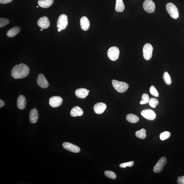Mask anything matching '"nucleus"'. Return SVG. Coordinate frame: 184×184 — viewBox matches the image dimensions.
<instances>
[{"mask_svg": "<svg viewBox=\"0 0 184 184\" xmlns=\"http://www.w3.org/2000/svg\"><path fill=\"white\" fill-rule=\"evenodd\" d=\"M30 70L27 65L22 63L14 66L11 71V76L14 79H21L27 76Z\"/></svg>", "mask_w": 184, "mask_h": 184, "instance_id": "nucleus-1", "label": "nucleus"}, {"mask_svg": "<svg viewBox=\"0 0 184 184\" xmlns=\"http://www.w3.org/2000/svg\"><path fill=\"white\" fill-rule=\"evenodd\" d=\"M112 83L114 88L116 91L120 93H124L129 88L128 84L124 82L113 80Z\"/></svg>", "mask_w": 184, "mask_h": 184, "instance_id": "nucleus-2", "label": "nucleus"}, {"mask_svg": "<svg viewBox=\"0 0 184 184\" xmlns=\"http://www.w3.org/2000/svg\"><path fill=\"white\" fill-rule=\"evenodd\" d=\"M166 7L167 12L171 18L175 19L178 18L179 14L178 9L175 4L169 2L166 4Z\"/></svg>", "mask_w": 184, "mask_h": 184, "instance_id": "nucleus-3", "label": "nucleus"}, {"mask_svg": "<svg viewBox=\"0 0 184 184\" xmlns=\"http://www.w3.org/2000/svg\"><path fill=\"white\" fill-rule=\"evenodd\" d=\"M68 23V18L67 16L64 14H62L58 19L57 27L61 30H63L67 27Z\"/></svg>", "mask_w": 184, "mask_h": 184, "instance_id": "nucleus-4", "label": "nucleus"}, {"mask_svg": "<svg viewBox=\"0 0 184 184\" xmlns=\"http://www.w3.org/2000/svg\"><path fill=\"white\" fill-rule=\"evenodd\" d=\"M120 51L119 49L116 47H110L108 51V56L111 60L115 61L117 60L119 57Z\"/></svg>", "mask_w": 184, "mask_h": 184, "instance_id": "nucleus-5", "label": "nucleus"}, {"mask_svg": "<svg viewBox=\"0 0 184 184\" xmlns=\"http://www.w3.org/2000/svg\"><path fill=\"white\" fill-rule=\"evenodd\" d=\"M153 48L150 43H146L143 48V55L144 59L148 60L151 59L152 56Z\"/></svg>", "mask_w": 184, "mask_h": 184, "instance_id": "nucleus-6", "label": "nucleus"}, {"mask_svg": "<svg viewBox=\"0 0 184 184\" xmlns=\"http://www.w3.org/2000/svg\"><path fill=\"white\" fill-rule=\"evenodd\" d=\"M167 163V159L165 157H162L159 160L154 167L153 171L154 173H159L163 171L164 167Z\"/></svg>", "mask_w": 184, "mask_h": 184, "instance_id": "nucleus-7", "label": "nucleus"}, {"mask_svg": "<svg viewBox=\"0 0 184 184\" xmlns=\"http://www.w3.org/2000/svg\"><path fill=\"white\" fill-rule=\"evenodd\" d=\"M144 10L149 13H152L154 11L156 6L154 2L151 0H146L143 4Z\"/></svg>", "mask_w": 184, "mask_h": 184, "instance_id": "nucleus-8", "label": "nucleus"}, {"mask_svg": "<svg viewBox=\"0 0 184 184\" xmlns=\"http://www.w3.org/2000/svg\"><path fill=\"white\" fill-rule=\"evenodd\" d=\"M62 99L59 96H53L49 99V104L53 108H57L62 105Z\"/></svg>", "mask_w": 184, "mask_h": 184, "instance_id": "nucleus-9", "label": "nucleus"}, {"mask_svg": "<svg viewBox=\"0 0 184 184\" xmlns=\"http://www.w3.org/2000/svg\"><path fill=\"white\" fill-rule=\"evenodd\" d=\"M141 115L146 119L153 120L156 118V115L154 111L150 109L143 110L141 113Z\"/></svg>", "mask_w": 184, "mask_h": 184, "instance_id": "nucleus-10", "label": "nucleus"}, {"mask_svg": "<svg viewBox=\"0 0 184 184\" xmlns=\"http://www.w3.org/2000/svg\"><path fill=\"white\" fill-rule=\"evenodd\" d=\"M37 24L42 29H46L49 27L50 23L47 17L45 16L39 19Z\"/></svg>", "mask_w": 184, "mask_h": 184, "instance_id": "nucleus-11", "label": "nucleus"}, {"mask_svg": "<svg viewBox=\"0 0 184 184\" xmlns=\"http://www.w3.org/2000/svg\"><path fill=\"white\" fill-rule=\"evenodd\" d=\"M62 145L65 149L74 153H79L80 151V149L79 147L70 143L65 142Z\"/></svg>", "mask_w": 184, "mask_h": 184, "instance_id": "nucleus-12", "label": "nucleus"}, {"mask_svg": "<svg viewBox=\"0 0 184 184\" xmlns=\"http://www.w3.org/2000/svg\"><path fill=\"white\" fill-rule=\"evenodd\" d=\"M38 85L43 88H47L49 86L48 82L44 75L40 74L38 75L37 79Z\"/></svg>", "mask_w": 184, "mask_h": 184, "instance_id": "nucleus-13", "label": "nucleus"}, {"mask_svg": "<svg viewBox=\"0 0 184 184\" xmlns=\"http://www.w3.org/2000/svg\"><path fill=\"white\" fill-rule=\"evenodd\" d=\"M106 108V104L102 102L96 103L93 108L94 112L98 114H102L105 112Z\"/></svg>", "mask_w": 184, "mask_h": 184, "instance_id": "nucleus-14", "label": "nucleus"}, {"mask_svg": "<svg viewBox=\"0 0 184 184\" xmlns=\"http://www.w3.org/2000/svg\"><path fill=\"white\" fill-rule=\"evenodd\" d=\"M30 122L31 123H35L37 122L38 119V111L36 108H34L31 110L29 115Z\"/></svg>", "mask_w": 184, "mask_h": 184, "instance_id": "nucleus-15", "label": "nucleus"}, {"mask_svg": "<svg viewBox=\"0 0 184 184\" xmlns=\"http://www.w3.org/2000/svg\"><path fill=\"white\" fill-rule=\"evenodd\" d=\"M80 25L82 30L84 31L88 30L90 26L88 19L85 16L82 17L80 20Z\"/></svg>", "mask_w": 184, "mask_h": 184, "instance_id": "nucleus-16", "label": "nucleus"}, {"mask_svg": "<svg viewBox=\"0 0 184 184\" xmlns=\"http://www.w3.org/2000/svg\"><path fill=\"white\" fill-rule=\"evenodd\" d=\"M75 94L77 97L79 98L84 99L89 94L88 91L85 88H79L77 89L75 92Z\"/></svg>", "mask_w": 184, "mask_h": 184, "instance_id": "nucleus-17", "label": "nucleus"}, {"mask_svg": "<svg viewBox=\"0 0 184 184\" xmlns=\"http://www.w3.org/2000/svg\"><path fill=\"white\" fill-rule=\"evenodd\" d=\"M26 101L25 97L21 95L18 97L17 102V105L19 109L24 110L25 108Z\"/></svg>", "mask_w": 184, "mask_h": 184, "instance_id": "nucleus-18", "label": "nucleus"}, {"mask_svg": "<svg viewBox=\"0 0 184 184\" xmlns=\"http://www.w3.org/2000/svg\"><path fill=\"white\" fill-rule=\"evenodd\" d=\"M83 110L78 106L73 108L70 112V114L73 117L81 116L83 115Z\"/></svg>", "mask_w": 184, "mask_h": 184, "instance_id": "nucleus-19", "label": "nucleus"}, {"mask_svg": "<svg viewBox=\"0 0 184 184\" xmlns=\"http://www.w3.org/2000/svg\"><path fill=\"white\" fill-rule=\"evenodd\" d=\"M54 2V0H39L38 3L40 7L42 8H47L51 6Z\"/></svg>", "mask_w": 184, "mask_h": 184, "instance_id": "nucleus-20", "label": "nucleus"}, {"mask_svg": "<svg viewBox=\"0 0 184 184\" xmlns=\"http://www.w3.org/2000/svg\"><path fill=\"white\" fill-rule=\"evenodd\" d=\"M20 29L18 26L14 27L7 31V36L9 37H13L20 32Z\"/></svg>", "mask_w": 184, "mask_h": 184, "instance_id": "nucleus-21", "label": "nucleus"}, {"mask_svg": "<svg viewBox=\"0 0 184 184\" xmlns=\"http://www.w3.org/2000/svg\"><path fill=\"white\" fill-rule=\"evenodd\" d=\"M125 6L122 0H116L115 10L117 12H122L124 10Z\"/></svg>", "mask_w": 184, "mask_h": 184, "instance_id": "nucleus-22", "label": "nucleus"}, {"mask_svg": "<svg viewBox=\"0 0 184 184\" xmlns=\"http://www.w3.org/2000/svg\"><path fill=\"white\" fill-rule=\"evenodd\" d=\"M126 119L128 122L132 123H136L139 120V118L137 116L132 114H128L126 116Z\"/></svg>", "mask_w": 184, "mask_h": 184, "instance_id": "nucleus-23", "label": "nucleus"}, {"mask_svg": "<svg viewBox=\"0 0 184 184\" xmlns=\"http://www.w3.org/2000/svg\"><path fill=\"white\" fill-rule=\"evenodd\" d=\"M136 137L141 139H144L146 137V130L144 129L137 131L135 134Z\"/></svg>", "mask_w": 184, "mask_h": 184, "instance_id": "nucleus-24", "label": "nucleus"}, {"mask_svg": "<svg viewBox=\"0 0 184 184\" xmlns=\"http://www.w3.org/2000/svg\"><path fill=\"white\" fill-rule=\"evenodd\" d=\"M163 79L165 83L170 85L171 83V79L169 75L167 72H165L163 75Z\"/></svg>", "mask_w": 184, "mask_h": 184, "instance_id": "nucleus-25", "label": "nucleus"}, {"mask_svg": "<svg viewBox=\"0 0 184 184\" xmlns=\"http://www.w3.org/2000/svg\"><path fill=\"white\" fill-rule=\"evenodd\" d=\"M150 98L148 94L146 93H144L142 96V100L140 101V105H144L149 103L150 100Z\"/></svg>", "mask_w": 184, "mask_h": 184, "instance_id": "nucleus-26", "label": "nucleus"}, {"mask_svg": "<svg viewBox=\"0 0 184 184\" xmlns=\"http://www.w3.org/2000/svg\"><path fill=\"white\" fill-rule=\"evenodd\" d=\"M159 102L158 99L154 98L150 99L149 102V105L152 108H155L158 105Z\"/></svg>", "mask_w": 184, "mask_h": 184, "instance_id": "nucleus-27", "label": "nucleus"}, {"mask_svg": "<svg viewBox=\"0 0 184 184\" xmlns=\"http://www.w3.org/2000/svg\"><path fill=\"white\" fill-rule=\"evenodd\" d=\"M105 175L107 177L114 180L116 178L117 176L116 174L113 172L109 171H106L105 172Z\"/></svg>", "mask_w": 184, "mask_h": 184, "instance_id": "nucleus-28", "label": "nucleus"}, {"mask_svg": "<svg viewBox=\"0 0 184 184\" xmlns=\"http://www.w3.org/2000/svg\"><path fill=\"white\" fill-rule=\"evenodd\" d=\"M171 135L170 133L168 131H165L161 133L160 135V139L162 140L166 139L170 137Z\"/></svg>", "mask_w": 184, "mask_h": 184, "instance_id": "nucleus-29", "label": "nucleus"}, {"mask_svg": "<svg viewBox=\"0 0 184 184\" xmlns=\"http://www.w3.org/2000/svg\"><path fill=\"white\" fill-rule=\"evenodd\" d=\"M150 93L152 96L158 97L159 96V93L156 89L153 86H151L149 89Z\"/></svg>", "mask_w": 184, "mask_h": 184, "instance_id": "nucleus-30", "label": "nucleus"}, {"mask_svg": "<svg viewBox=\"0 0 184 184\" xmlns=\"http://www.w3.org/2000/svg\"><path fill=\"white\" fill-rule=\"evenodd\" d=\"M9 23V21L8 19L1 18L0 19V27L1 28L8 25Z\"/></svg>", "mask_w": 184, "mask_h": 184, "instance_id": "nucleus-31", "label": "nucleus"}, {"mask_svg": "<svg viewBox=\"0 0 184 184\" xmlns=\"http://www.w3.org/2000/svg\"><path fill=\"white\" fill-rule=\"evenodd\" d=\"M134 162L132 161L121 164L119 166L121 168H125L128 166L131 167L134 165Z\"/></svg>", "mask_w": 184, "mask_h": 184, "instance_id": "nucleus-32", "label": "nucleus"}, {"mask_svg": "<svg viewBox=\"0 0 184 184\" xmlns=\"http://www.w3.org/2000/svg\"><path fill=\"white\" fill-rule=\"evenodd\" d=\"M177 183L178 184H184V176L178 177Z\"/></svg>", "mask_w": 184, "mask_h": 184, "instance_id": "nucleus-33", "label": "nucleus"}, {"mask_svg": "<svg viewBox=\"0 0 184 184\" xmlns=\"http://www.w3.org/2000/svg\"><path fill=\"white\" fill-rule=\"evenodd\" d=\"M13 0H0V3L4 4H7L11 2Z\"/></svg>", "mask_w": 184, "mask_h": 184, "instance_id": "nucleus-34", "label": "nucleus"}, {"mask_svg": "<svg viewBox=\"0 0 184 184\" xmlns=\"http://www.w3.org/2000/svg\"><path fill=\"white\" fill-rule=\"evenodd\" d=\"M4 101L1 100H0V108H1L4 105Z\"/></svg>", "mask_w": 184, "mask_h": 184, "instance_id": "nucleus-35", "label": "nucleus"}, {"mask_svg": "<svg viewBox=\"0 0 184 184\" xmlns=\"http://www.w3.org/2000/svg\"><path fill=\"white\" fill-rule=\"evenodd\" d=\"M58 31H59V32H60V31H61V30H60V29H58Z\"/></svg>", "mask_w": 184, "mask_h": 184, "instance_id": "nucleus-36", "label": "nucleus"}, {"mask_svg": "<svg viewBox=\"0 0 184 184\" xmlns=\"http://www.w3.org/2000/svg\"><path fill=\"white\" fill-rule=\"evenodd\" d=\"M40 30L42 31H43L42 29H41Z\"/></svg>", "mask_w": 184, "mask_h": 184, "instance_id": "nucleus-37", "label": "nucleus"}, {"mask_svg": "<svg viewBox=\"0 0 184 184\" xmlns=\"http://www.w3.org/2000/svg\"><path fill=\"white\" fill-rule=\"evenodd\" d=\"M37 8H38V6H37Z\"/></svg>", "mask_w": 184, "mask_h": 184, "instance_id": "nucleus-38", "label": "nucleus"}, {"mask_svg": "<svg viewBox=\"0 0 184 184\" xmlns=\"http://www.w3.org/2000/svg\"><path fill=\"white\" fill-rule=\"evenodd\" d=\"M89 91H88V92H89Z\"/></svg>", "mask_w": 184, "mask_h": 184, "instance_id": "nucleus-39", "label": "nucleus"}]
</instances>
